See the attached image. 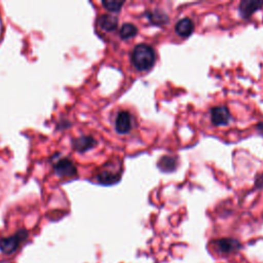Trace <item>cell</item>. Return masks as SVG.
I'll list each match as a JSON object with an SVG mask.
<instances>
[{
  "label": "cell",
  "instance_id": "cell-1",
  "mask_svg": "<svg viewBox=\"0 0 263 263\" xmlns=\"http://www.w3.org/2000/svg\"><path fill=\"white\" fill-rule=\"evenodd\" d=\"M132 61L138 70H148L154 65L155 62L154 49L147 44H139L133 50Z\"/></svg>",
  "mask_w": 263,
  "mask_h": 263
},
{
  "label": "cell",
  "instance_id": "cell-2",
  "mask_svg": "<svg viewBox=\"0 0 263 263\" xmlns=\"http://www.w3.org/2000/svg\"><path fill=\"white\" fill-rule=\"evenodd\" d=\"M28 237L27 230H20L11 236L0 238V250L5 254H11L17 250L23 241Z\"/></svg>",
  "mask_w": 263,
  "mask_h": 263
},
{
  "label": "cell",
  "instance_id": "cell-3",
  "mask_svg": "<svg viewBox=\"0 0 263 263\" xmlns=\"http://www.w3.org/2000/svg\"><path fill=\"white\" fill-rule=\"evenodd\" d=\"M53 170L55 174L60 177H72L77 173V168L75 164L69 158L59 159L53 164Z\"/></svg>",
  "mask_w": 263,
  "mask_h": 263
},
{
  "label": "cell",
  "instance_id": "cell-4",
  "mask_svg": "<svg viewBox=\"0 0 263 263\" xmlns=\"http://www.w3.org/2000/svg\"><path fill=\"white\" fill-rule=\"evenodd\" d=\"M215 248L220 254L229 255L240 249V243L234 238H220L215 241Z\"/></svg>",
  "mask_w": 263,
  "mask_h": 263
},
{
  "label": "cell",
  "instance_id": "cell-5",
  "mask_svg": "<svg viewBox=\"0 0 263 263\" xmlns=\"http://www.w3.org/2000/svg\"><path fill=\"white\" fill-rule=\"evenodd\" d=\"M211 120L215 125H225L230 120L229 110L224 106L215 107L211 110Z\"/></svg>",
  "mask_w": 263,
  "mask_h": 263
},
{
  "label": "cell",
  "instance_id": "cell-6",
  "mask_svg": "<svg viewBox=\"0 0 263 263\" xmlns=\"http://www.w3.org/2000/svg\"><path fill=\"white\" fill-rule=\"evenodd\" d=\"M97 145V141L91 136H81L72 141V147L77 152H85Z\"/></svg>",
  "mask_w": 263,
  "mask_h": 263
},
{
  "label": "cell",
  "instance_id": "cell-7",
  "mask_svg": "<svg viewBox=\"0 0 263 263\" xmlns=\"http://www.w3.org/2000/svg\"><path fill=\"white\" fill-rule=\"evenodd\" d=\"M132 117L127 111H121L118 113L115 120V128L120 134H126L132 129Z\"/></svg>",
  "mask_w": 263,
  "mask_h": 263
},
{
  "label": "cell",
  "instance_id": "cell-8",
  "mask_svg": "<svg viewBox=\"0 0 263 263\" xmlns=\"http://www.w3.org/2000/svg\"><path fill=\"white\" fill-rule=\"evenodd\" d=\"M262 6H263V1H255V0L241 1L239 4V13L242 17L247 18L251 16L255 11L260 9Z\"/></svg>",
  "mask_w": 263,
  "mask_h": 263
},
{
  "label": "cell",
  "instance_id": "cell-9",
  "mask_svg": "<svg viewBox=\"0 0 263 263\" xmlns=\"http://www.w3.org/2000/svg\"><path fill=\"white\" fill-rule=\"evenodd\" d=\"M175 30L177 32L178 35L182 36V37H187L189 35H191V33L194 30V25L193 22L190 18H182L180 20L175 27Z\"/></svg>",
  "mask_w": 263,
  "mask_h": 263
},
{
  "label": "cell",
  "instance_id": "cell-10",
  "mask_svg": "<svg viewBox=\"0 0 263 263\" xmlns=\"http://www.w3.org/2000/svg\"><path fill=\"white\" fill-rule=\"evenodd\" d=\"M99 26L105 31H113L116 29L118 20L117 17L110 14H103L98 20Z\"/></svg>",
  "mask_w": 263,
  "mask_h": 263
},
{
  "label": "cell",
  "instance_id": "cell-11",
  "mask_svg": "<svg viewBox=\"0 0 263 263\" xmlns=\"http://www.w3.org/2000/svg\"><path fill=\"white\" fill-rule=\"evenodd\" d=\"M120 178V175L111 171H103L97 176V180L99 183L104 185H111L116 183Z\"/></svg>",
  "mask_w": 263,
  "mask_h": 263
},
{
  "label": "cell",
  "instance_id": "cell-12",
  "mask_svg": "<svg viewBox=\"0 0 263 263\" xmlns=\"http://www.w3.org/2000/svg\"><path fill=\"white\" fill-rule=\"evenodd\" d=\"M176 165H177L176 158L172 156H163L158 162L159 168L163 172H172L176 168Z\"/></svg>",
  "mask_w": 263,
  "mask_h": 263
},
{
  "label": "cell",
  "instance_id": "cell-13",
  "mask_svg": "<svg viewBox=\"0 0 263 263\" xmlns=\"http://www.w3.org/2000/svg\"><path fill=\"white\" fill-rule=\"evenodd\" d=\"M137 33H138V28L135 25L129 24V23L122 25V27L120 28V36L123 39L132 38V37L136 36Z\"/></svg>",
  "mask_w": 263,
  "mask_h": 263
},
{
  "label": "cell",
  "instance_id": "cell-14",
  "mask_svg": "<svg viewBox=\"0 0 263 263\" xmlns=\"http://www.w3.org/2000/svg\"><path fill=\"white\" fill-rule=\"evenodd\" d=\"M148 18L150 20L151 23L157 24V25L167 22V16L162 11H158V10L150 11L148 13Z\"/></svg>",
  "mask_w": 263,
  "mask_h": 263
},
{
  "label": "cell",
  "instance_id": "cell-15",
  "mask_svg": "<svg viewBox=\"0 0 263 263\" xmlns=\"http://www.w3.org/2000/svg\"><path fill=\"white\" fill-rule=\"evenodd\" d=\"M103 6L109 10V11H112V12H117L120 10L121 6L124 4V2H120V1H103L102 2Z\"/></svg>",
  "mask_w": 263,
  "mask_h": 263
},
{
  "label": "cell",
  "instance_id": "cell-16",
  "mask_svg": "<svg viewBox=\"0 0 263 263\" xmlns=\"http://www.w3.org/2000/svg\"><path fill=\"white\" fill-rule=\"evenodd\" d=\"M258 128H259L260 133L263 134V124H259V125H258Z\"/></svg>",
  "mask_w": 263,
  "mask_h": 263
}]
</instances>
